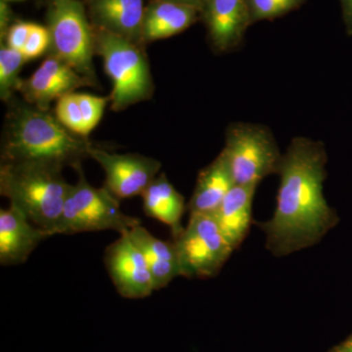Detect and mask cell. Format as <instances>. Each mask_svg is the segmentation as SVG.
I'll list each match as a JSON object with an SVG mask.
<instances>
[{
	"instance_id": "1",
	"label": "cell",
	"mask_w": 352,
	"mask_h": 352,
	"mask_svg": "<svg viewBox=\"0 0 352 352\" xmlns=\"http://www.w3.org/2000/svg\"><path fill=\"white\" fill-rule=\"evenodd\" d=\"M326 162L324 145L305 138L293 139L282 155L276 208L272 219L259 224L275 256L312 247L337 223L323 194Z\"/></svg>"
},
{
	"instance_id": "2",
	"label": "cell",
	"mask_w": 352,
	"mask_h": 352,
	"mask_svg": "<svg viewBox=\"0 0 352 352\" xmlns=\"http://www.w3.org/2000/svg\"><path fill=\"white\" fill-rule=\"evenodd\" d=\"M94 146L69 131L50 110L27 103L11 105L1 143V163H34L62 168L80 166Z\"/></svg>"
},
{
	"instance_id": "3",
	"label": "cell",
	"mask_w": 352,
	"mask_h": 352,
	"mask_svg": "<svg viewBox=\"0 0 352 352\" xmlns=\"http://www.w3.org/2000/svg\"><path fill=\"white\" fill-rule=\"evenodd\" d=\"M71 184L62 168L34 163H1L0 193L20 208L34 226L52 235L63 212Z\"/></svg>"
},
{
	"instance_id": "4",
	"label": "cell",
	"mask_w": 352,
	"mask_h": 352,
	"mask_svg": "<svg viewBox=\"0 0 352 352\" xmlns=\"http://www.w3.org/2000/svg\"><path fill=\"white\" fill-rule=\"evenodd\" d=\"M95 52L103 59L104 69L113 89L112 109L124 110L152 96L149 64L140 45L103 30L95 29Z\"/></svg>"
},
{
	"instance_id": "5",
	"label": "cell",
	"mask_w": 352,
	"mask_h": 352,
	"mask_svg": "<svg viewBox=\"0 0 352 352\" xmlns=\"http://www.w3.org/2000/svg\"><path fill=\"white\" fill-rule=\"evenodd\" d=\"M78 180L71 185L65 201L57 234L113 230L120 235L141 226L140 219L122 212L120 200L106 187L95 188L85 179L82 166L76 168Z\"/></svg>"
},
{
	"instance_id": "6",
	"label": "cell",
	"mask_w": 352,
	"mask_h": 352,
	"mask_svg": "<svg viewBox=\"0 0 352 352\" xmlns=\"http://www.w3.org/2000/svg\"><path fill=\"white\" fill-rule=\"evenodd\" d=\"M51 54L63 60L97 87L94 64L95 34L88 23L85 6L80 0H51L48 11Z\"/></svg>"
},
{
	"instance_id": "7",
	"label": "cell",
	"mask_w": 352,
	"mask_h": 352,
	"mask_svg": "<svg viewBox=\"0 0 352 352\" xmlns=\"http://www.w3.org/2000/svg\"><path fill=\"white\" fill-rule=\"evenodd\" d=\"M222 153L235 185H258L266 176L278 173L282 159L272 133L265 126L243 122L229 127Z\"/></svg>"
},
{
	"instance_id": "8",
	"label": "cell",
	"mask_w": 352,
	"mask_h": 352,
	"mask_svg": "<svg viewBox=\"0 0 352 352\" xmlns=\"http://www.w3.org/2000/svg\"><path fill=\"white\" fill-rule=\"evenodd\" d=\"M182 276H217L234 249L210 214H190L187 226L175 237Z\"/></svg>"
},
{
	"instance_id": "9",
	"label": "cell",
	"mask_w": 352,
	"mask_h": 352,
	"mask_svg": "<svg viewBox=\"0 0 352 352\" xmlns=\"http://www.w3.org/2000/svg\"><path fill=\"white\" fill-rule=\"evenodd\" d=\"M89 157L105 171L106 188L120 199L141 196L157 177L162 164L153 157L138 154H116L92 147Z\"/></svg>"
},
{
	"instance_id": "10",
	"label": "cell",
	"mask_w": 352,
	"mask_h": 352,
	"mask_svg": "<svg viewBox=\"0 0 352 352\" xmlns=\"http://www.w3.org/2000/svg\"><path fill=\"white\" fill-rule=\"evenodd\" d=\"M105 265L118 293L124 298H144L155 291L144 256L129 234H122L106 249Z\"/></svg>"
},
{
	"instance_id": "11",
	"label": "cell",
	"mask_w": 352,
	"mask_h": 352,
	"mask_svg": "<svg viewBox=\"0 0 352 352\" xmlns=\"http://www.w3.org/2000/svg\"><path fill=\"white\" fill-rule=\"evenodd\" d=\"M82 87H90L87 80L63 60L50 54L28 80H22L18 91L27 103L48 110L53 101Z\"/></svg>"
},
{
	"instance_id": "12",
	"label": "cell",
	"mask_w": 352,
	"mask_h": 352,
	"mask_svg": "<svg viewBox=\"0 0 352 352\" xmlns=\"http://www.w3.org/2000/svg\"><path fill=\"white\" fill-rule=\"evenodd\" d=\"M53 236L34 226L27 215L10 204L0 210V264L2 266L24 263L39 243Z\"/></svg>"
},
{
	"instance_id": "13",
	"label": "cell",
	"mask_w": 352,
	"mask_h": 352,
	"mask_svg": "<svg viewBox=\"0 0 352 352\" xmlns=\"http://www.w3.org/2000/svg\"><path fill=\"white\" fill-rule=\"evenodd\" d=\"M201 14L210 43L219 52L239 45L251 25L248 0H204Z\"/></svg>"
},
{
	"instance_id": "14",
	"label": "cell",
	"mask_w": 352,
	"mask_h": 352,
	"mask_svg": "<svg viewBox=\"0 0 352 352\" xmlns=\"http://www.w3.org/2000/svg\"><path fill=\"white\" fill-rule=\"evenodd\" d=\"M87 6L96 29L143 43V0H87Z\"/></svg>"
},
{
	"instance_id": "15",
	"label": "cell",
	"mask_w": 352,
	"mask_h": 352,
	"mask_svg": "<svg viewBox=\"0 0 352 352\" xmlns=\"http://www.w3.org/2000/svg\"><path fill=\"white\" fill-rule=\"evenodd\" d=\"M258 185H235L219 207L212 212L219 230L234 250L237 249L249 233L252 207Z\"/></svg>"
},
{
	"instance_id": "16",
	"label": "cell",
	"mask_w": 352,
	"mask_h": 352,
	"mask_svg": "<svg viewBox=\"0 0 352 352\" xmlns=\"http://www.w3.org/2000/svg\"><path fill=\"white\" fill-rule=\"evenodd\" d=\"M127 234L144 256L154 281L155 291L164 288L182 275L175 243L157 239L141 226L134 227Z\"/></svg>"
},
{
	"instance_id": "17",
	"label": "cell",
	"mask_w": 352,
	"mask_h": 352,
	"mask_svg": "<svg viewBox=\"0 0 352 352\" xmlns=\"http://www.w3.org/2000/svg\"><path fill=\"white\" fill-rule=\"evenodd\" d=\"M196 7L176 2L154 0L146 7L143 20V43L170 38L188 29L198 19Z\"/></svg>"
},
{
	"instance_id": "18",
	"label": "cell",
	"mask_w": 352,
	"mask_h": 352,
	"mask_svg": "<svg viewBox=\"0 0 352 352\" xmlns=\"http://www.w3.org/2000/svg\"><path fill=\"white\" fill-rule=\"evenodd\" d=\"M235 186L223 153L199 173L188 204L190 214H212Z\"/></svg>"
},
{
	"instance_id": "19",
	"label": "cell",
	"mask_w": 352,
	"mask_h": 352,
	"mask_svg": "<svg viewBox=\"0 0 352 352\" xmlns=\"http://www.w3.org/2000/svg\"><path fill=\"white\" fill-rule=\"evenodd\" d=\"M141 197L146 215L170 226L173 238L182 232L185 200L164 173L157 175Z\"/></svg>"
},
{
	"instance_id": "20",
	"label": "cell",
	"mask_w": 352,
	"mask_h": 352,
	"mask_svg": "<svg viewBox=\"0 0 352 352\" xmlns=\"http://www.w3.org/2000/svg\"><path fill=\"white\" fill-rule=\"evenodd\" d=\"M25 62L21 51L7 45L0 50V97L2 101H9L14 92L18 91L22 80L19 78L21 69Z\"/></svg>"
},
{
	"instance_id": "21",
	"label": "cell",
	"mask_w": 352,
	"mask_h": 352,
	"mask_svg": "<svg viewBox=\"0 0 352 352\" xmlns=\"http://www.w3.org/2000/svg\"><path fill=\"white\" fill-rule=\"evenodd\" d=\"M307 0H248L251 25L274 20L300 8Z\"/></svg>"
},
{
	"instance_id": "22",
	"label": "cell",
	"mask_w": 352,
	"mask_h": 352,
	"mask_svg": "<svg viewBox=\"0 0 352 352\" xmlns=\"http://www.w3.org/2000/svg\"><path fill=\"white\" fill-rule=\"evenodd\" d=\"M55 113L58 120L69 131L87 138L82 111L75 92L64 95L57 101Z\"/></svg>"
},
{
	"instance_id": "23",
	"label": "cell",
	"mask_w": 352,
	"mask_h": 352,
	"mask_svg": "<svg viewBox=\"0 0 352 352\" xmlns=\"http://www.w3.org/2000/svg\"><path fill=\"white\" fill-rule=\"evenodd\" d=\"M78 105L82 113L83 122H85V135L87 138L97 124H99L103 116L104 110L111 101L110 96L100 97L95 95L76 94Z\"/></svg>"
},
{
	"instance_id": "24",
	"label": "cell",
	"mask_w": 352,
	"mask_h": 352,
	"mask_svg": "<svg viewBox=\"0 0 352 352\" xmlns=\"http://www.w3.org/2000/svg\"><path fill=\"white\" fill-rule=\"evenodd\" d=\"M50 46V34L47 28L36 24L32 25L29 38L22 53L25 61L41 56Z\"/></svg>"
},
{
	"instance_id": "25",
	"label": "cell",
	"mask_w": 352,
	"mask_h": 352,
	"mask_svg": "<svg viewBox=\"0 0 352 352\" xmlns=\"http://www.w3.org/2000/svg\"><path fill=\"white\" fill-rule=\"evenodd\" d=\"M32 25V23L18 22L11 25L6 32V45L22 52L29 38Z\"/></svg>"
},
{
	"instance_id": "26",
	"label": "cell",
	"mask_w": 352,
	"mask_h": 352,
	"mask_svg": "<svg viewBox=\"0 0 352 352\" xmlns=\"http://www.w3.org/2000/svg\"><path fill=\"white\" fill-rule=\"evenodd\" d=\"M347 32L352 34V0H340Z\"/></svg>"
},
{
	"instance_id": "27",
	"label": "cell",
	"mask_w": 352,
	"mask_h": 352,
	"mask_svg": "<svg viewBox=\"0 0 352 352\" xmlns=\"http://www.w3.org/2000/svg\"><path fill=\"white\" fill-rule=\"evenodd\" d=\"M164 1L176 2V3L186 4V6L196 7L201 12L204 6V0H164Z\"/></svg>"
},
{
	"instance_id": "28",
	"label": "cell",
	"mask_w": 352,
	"mask_h": 352,
	"mask_svg": "<svg viewBox=\"0 0 352 352\" xmlns=\"http://www.w3.org/2000/svg\"><path fill=\"white\" fill-rule=\"evenodd\" d=\"M335 349L338 352H352V335L346 342H342V344L336 347Z\"/></svg>"
},
{
	"instance_id": "29",
	"label": "cell",
	"mask_w": 352,
	"mask_h": 352,
	"mask_svg": "<svg viewBox=\"0 0 352 352\" xmlns=\"http://www.w3.org/2000/svg\"><path fill=\"white\" fill-rule=\"evenodd\" d=\"M331 352H338L337 351H336V349H333V351H331Z\"/></svg>"
}]
</instances>
